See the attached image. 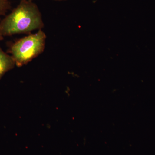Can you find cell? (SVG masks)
<instances>
[{
  "label": "cell",
  "instance_id": "1",
  "mask_svg": "<svg viewBox=\"0 0 155 155\" xmlns=\"http://www.w3.org/2000/svg\"><path fill=\"white\" fill-rule=\"evenodd\" d=\"M43 26L41 14L36 4L32 1L21 0L0 22V30L3 36H11L40 30Z\"/></svg>",
  "mask_w": 155,
  "mask_h": 155
},
{
  "label": "cell",
  "instance_id": "2",
  "mask_svg": "<svg viewBox=\"0 0 155 155\" xmlns=\"http://www.w3.org/2000/svg\"><path fill=\"white\" fill-rule=\"evenodd\" d=\"M46 38L40 29L15 42L11 46L10 53L15 64L20 67L28 64L44 51Z\"/></svg>",
  "mask_w": 155,
  "mask_h": 155
},
{
  "label": "cell",
  "instance_id": "3",
  "mask_svg": "<svg viewBox=\"0 0 155 155\" xmlns=\"http://www.w3.org/2000/svg\"><path fill=\"white\" fill-rule=\"evenodd\" d=\"M16 65L12 56L5 53L0 48V80L6 72Z\"/></svg>",
  "mask_w": 155,
  "mask_h": 155
},
{
  "label": "cell",
  "instance_id": "4",
  "mask_svg": "<svg viewBox=\"0 0 155 155\" xmlns=\"http://www.w3.org/2000/svg\"><path fill=\"white\" fill-rule=\"evenodd\" d=\"M11 8L9 0H0V16L4 15Z\"/></svg>",
  "mask_w": 155,
  "mask_h": 155
},
{
  "label": "cell",
  "instance_id": "5",
  "mask_svg": "<svg viewBox=\"0 0 155 155\" xmlns=\"http://www.w3.org/2000/svg\"><path fill=\"white\" fill-rule=\"evenodd\" d=\"M3 36L2 34V32H1V31L0 30V41H2V40H3Z\"/></svg>",
  "mask_w": 155,
  "mask_h": 155
},
{
  "label": "cell",
  "instance_id": "6",
  "mask_svg": "<svg viewBox=\"0 0 155 155\" xmlns=\"http://www.w3.org/2000/svg\"><path fill=\"white\" fill-rule=\"evenodd\" d=\"M54 1H63V0H54Z\"/></svg>",
  "mask_w": 155,
  "mask_h": 155
},
{
  "label": "cell",
  "instance_id": "7",
  "mask_svg": "<svg viewBox=\"0 0 155 155\" xmlns=\"http://www.w3.org/2000/svg\"><path fill=\"white\" fill-rule=\"evenodd\" d=\"M27 1H33V0H27Z\"/></svg>",
  "mask_w": 155,
  "mask_h": 155
}]
</instances>
